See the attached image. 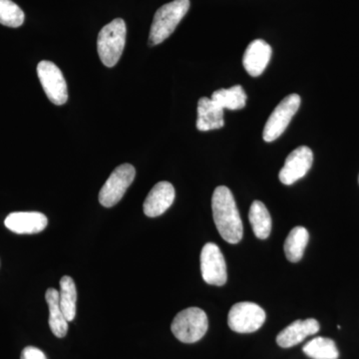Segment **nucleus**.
I'll use <instances>...</instances> for the list:
<instances>
[{
    "instance_id": "1a4fd4ad",
    "label": "nucleus",
    "mask_w": 359,
    "mask_h": 359,
    "mask_svg": "<svg viewBox=\"0 0 359 359\" xmlns=\"http://www.w3.org/2000/svg\"><path fill=\"white\" fill-rule=\"evenodd\" d=\"M201 271L208 285L222 287L228 280L223 252L214 243H208L201 252Z\"/></svg>"
},
{
    "instance_id": "7ed1b4c3",
    "label": "nucleus",
    "mask_w": 359,
    "mask_h": 359,
    "mask_svg": "<svg viewBox=\"0 0 359 359\" xmlns=\"http://www.w3.org/2000/svg\"><path fill=\"white\" fill-rule=\"evenodd\" d=\"M126 34V23L122 18H116L100 30L97 50L104 65L113 67L117 65L124 50Z\"/></svg>"
},
{
    "instance_id": "f257e3e1",
    "label": "nucleus",
    "mask_w": 359,
    "mask_h": 359,
    "mask_svg": "<svg viewBox=\"0 0 359 359\" xmlns=\"http://www.w3.org/2000/svg\"><path fill=\"white\" fill-rule=\"evenodd\" d=\"M212 218L219 235L230 244H238L244 235V226L235 198L230 189L219 186L212 198Z\"/></svg>"
},
{
    "instance_id": "39448f33",
    "label": "nucleus",
    "mask_w": 359,
    "mask_h": 359,
    "mask_svg": "<svg viewBox=\"0 0 359 359\" xmlns=\"http://www.w3.org/2000/svg\"><path fill=\"white\" fill-rule=\"evenodd\" d=\"M266 311L255 302L233 304L228 316L229 327L238 334H252L263 327Z\"/></svg>"
},
{
    "instance_id": "4be33fe9",
    "label": "nucleus",
    "mask_w": 359,
    "mask_h": 359,
    "mask_svg": "<svg viewBox=\"0 0 359 359\" xmlns=\"http://www.w3.org/2000/svg\"><path fill=\"white\" fill-rule=\"evenodd\" d=\"M25 13L11 0H0V25L20 27L25 22Z\"/></svg>"
},
{
    "instance_id": "9d476101",
    "label": "nucleus",
    "mask_w": 359,
    "mask_h": 359,
    "mask_svg": "<svg viewBox=\"0 0 359 359\" xmlns=\"http://www.w3.org/2000/svg\"><path fill=\"white\" fill-rule=\"evenodd\" d=\"M313 163V153L311 149L301 146L287 156L285 165L278 174V179L283 185H292L308 174Z\"/></svg>"
},
{
    "instance_id": "f3484780",
    "label": "nucleus",
    "mask_w": 359,
    "mask_h": 359,
    "mask_svg": "<svg viewBox=\"0 0 359 359\" xmlns=\"http://www.w3.org/2000/svg\"><path fill=\"white\" fill-rule=\"evenodd\" d=\"M249 219L255 236L259 240H266L271 235V217L266 205L261 201H255L250 205Z\"/></svg>"
},
{
    "instance_id": "6ab92c4d",
    "label": "nucleus",
    "mask_w": 359,
    "mask_h": 359,
    "mask_svg": "<svg viewBox=\"0 0 359 359\" xmlns=\"http://www.w3.org/2000/svg\"><path fill=\"white\" fill-rule=\"evenodd\" d=\"M247 94L241 85L229 89H219L212 93L211 99L223 109L241 110L247 104Z\"/></svg>"
},
{
    "instance_id": "aec40b11",
    "label": "nucleus",
    "mask_w": 359,
    "mask_h": 359,
    "mask_svg": "<svg viewBox=\"0 0 359 359\" xmlns=\"http://www.w3.org/2000/svg\"><path fill=\"white\" fill-rule=\"evenodd\" d=\"M77 290L74 280L70 276H63L60 280L59 304L67 321H72L76 316Z\"/></svg>"
},
{
    "instance_id": "dca6fc26",
    "label": "nucleus",
    "mask_w": 359,
    "mask_h": 359,
    "mask_svg": "<svg viewBox=\"0 0 359 359\" xmlns=\"http://www.w3.org/2000/svg\"><path fill=\"white\" fill-rule=\"evenodd\" d=\"M45 299L49 309V327L52 334L59 339H62L68 332V321L66 320L65 314L61 311L60 304H59V292L55 289L47 290L45 294Z\"/></svg>"
},
{
    "instance_id": "9b49d317",
    "label": "nucleus",
    "mask_w": 359,
    "mask_h": 359,
    "mask_svg": "<svg viewBox=\"0 0 359 359\" xmlns=\"http://www.w3.org/2000/svg\"><path fill=\"white\" fill-rule=\"evenodd\" d=\"M4 224L18 235H33L45 230L48 219L39 212H15L6 217Z\"/></svg>"
},
{
    "instance_id": "423d86ee",
    "label": "nucleus",
    "mask_w": 359,
    "mask_h": 359,
    "mask_svg": "<svg viewBox=\"0 0 359 359\" xmlns=\"http://www.w3.org/2000/svg\"><path fill=\"white\" fill-rule=\"evenodd\" d=\"M301 106V97L290 94L276 106L264 125V140L271 143L282 136Z\"/></svg>"
},
{
    "instance_id": "412c9836",
    "label": "nucleus",
    "mask_w": 359,
    "mask_h": 359,
    "mask_svg": "<svg viewBox=\"0 0 359 359\" xmlns=\"http://www.w3.org/2000/svg\"><path fill=\"white\" fill-rule=\"evenodd\" d=\"M304 353L313 359H337L339 353L334 340L327 337H316L302 348Z\"/></svg>"
},
{
    "instance_id": "5701e85b",
    "label": "nucleus",
    "mask_w": 359,
    "mask_h": 359,
    "mask_svg": "<svg viewBox=\"0 0 359 359\" xmlns=\"http://www.w3.org/2000/svg\"><path fill=\"white\" fill-rule=\"evenodd\" d=\"M20 359H47L43 351L34 346H27L21 353Z\"/></svg>"
},
{
    "instance_id": "6e6552de",
    "label": "nucleus",
    "mask_w": 359,
    "mask_h": 359,
    "mask_svg": "<svg viewBox=\"0 0 359 359\" xmlns=\"http://www.w3.org/2000/svg\"><path fill=\"white\" fill-rule=\"evenodd\" d=\"M37 75L45 94L55 105H63L67 102V84L62 72L55 63L43 60L37 65Z\"/></svg>"
},
{
    "instance_id": "20e7f679",
    "label": "nucleus",
    "mask_w": 359,
    "mask_h": 359,
    "mask_svg": "<svg viewBox=\"0 0 359 359\" xmlns=\"http://www.w3.org/2000/svg\"><path fill=\"white\" fill-rule=\"evenodd\" d=\"M209 320L199 308H189L175 316L171 330L177 339L184 344H195L207 334Z\"/></svg>"
},
{
    "instance_id": "a211bd4d",
    "label": "nucleus",
    "mask_w": 359,
    "mask_h": 359,
    "mask_svg": "<svg viewBox=\"0 0 359 359\" xmlns=\"http://www.w3.org/2000/svg\"><path fill=\"white\" fill-rule=\"evenodd\" d=\"M309 240V231L304 226H295L290 231L285 242V257L290 263H297L301 261Z\"/></svg>"
},
{
    "instance_id": "4468645a",
    "label": "nucleus",
    "mask_w": 359,
    "mask_h": 359,
    "mask_svg": "<svg viewBox=\"0 0 359 359\" xmlns=\"http://www.w3.org/2000/svg\"><path fill=\"white\" fill-rule=\"evenodd\" d=\"M320 328V323L314 318L295 320L278 334L276 344L283 348H290L301 344L306 337L318 334Z\"/></svg>"
},
{
    "instance_id": "0eeeda50",
    "label": "nucleus",
    "mask_w": 359,
    "mask_h": 359,
    "mask_svg": "<svg viewBox=\"0 0 359 359\" xmlns=\"http://www.w3.org/2000/svg\"><path fill=\"white\" fill-rule=\"evenodd\" d=\"M136 170L131 164L116 168L99 193V202L105 208H111L121 201L123 196L133 183Z\"/></svg>"
},
{
    "instance_id": "f03ea898",
    "label": "nucleus",
    "mask_w": 359,
    "mask_h": 359,
    "mask_svg": "<svg viewBox=\"0 0 359 359\" xmlns=\"http://www.w3.org/2000/svg\"><path fill=\"white\" fill-rule=\"evenodd\" d=\"M190 0H174L156 11L150 35L149 44L155 46L164 42L176 29L181 20L185 18L190 9Z\"/></svg>"
},
{
    "instance_id": "2eb2a0df",
    "label": "nucleus",
    "mask_w": 359,
    "mask_h": 359,
    "mask_svg": "<svg viewBox=\"0 0 359 359\" xmlns=\"http://www.w3.org/2000/svg\"><path fill=\"white\" fill-rule=\"evenodd\" d=\"M224 109L208 97L198 102L197 129L201 132L212 131L224 127Z\"/></svg>"
},
{
    "instance_id": "f8f14e48",
    "label": "nucleus",
    "mask_w": 359,
    "mask_h": 359,
    "mask_svg": "<svg viewBox=\"0 0 359 359\" xmlns=\"http://www.w3.org/2000/svg\"><path fill=\"white\" fill-rule=\"evenodd\" d=\"M175 197L173 185L169 182H159L149 192L143 205L144 212L149 218L159 217L173 205Z\"/></svg>"
},
{
    "instance_id": "ddd939ff",
    "label": "nucleus",
    "mask_w": 359,
    "mask_h": 359,
    "mask_svg": "<svg viewBox=\"0 0 359 359\" xmlns=\"http://www.w3.org/2000/svg\"><path fill=\"white\" fill-rule=\"evenodd\" d=\"M271 45L264 40L256 39L250 42L243 57V65L252 77H259L266 70L271 58Z\"/></svg>"
}]
</instances>
